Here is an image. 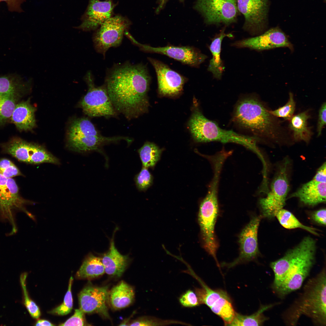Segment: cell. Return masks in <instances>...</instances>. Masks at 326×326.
I'll use <instances>...</instances> for the list:
<instances>
[{"label": "cell", "mask_w": 326, "mask_h": 326, "mask_svg": "<svg viewBox=\"0 0 326 326\" xmlns=\"http://www.w3.org/2000/svg\"><path fill=\"white\" fill-rule=\"evenodd\" d=\"M147 168L143 167L140 172L135 177L136 184L139 190H145L152 184V176Z\"/></svg>", "instance_id": "38"}, {"label": "cell", "mask_w": 326, "mask_h": 326, "mask_svg": "<svg viewBox=\"0 0 326 326\" xmlns=\"http://www.w3.org/2000/svg\"><path fill=\"white\" fill-rule=\"evenodd\" d=\"M326 270L325 267L315 276L309 279L298 298L283 313L282 317L287 325L294 326L304 315L316 325L325 326Z\"/></svg>", "instance_id": "3"}, {"label": "cell", "mask_w": 326, "mask_h": 326, "mask_svg": "<svg viewBox=\"0 0 326 326\" xmlns=\"http://www.w3.org/2000/svg\"><path fill=\"white\" fill-rule=\"evenodd\" d=\"M314 220L318 223L325 225H326V209H323L316 211L313 215Z\"/></svg>", "instance_id": "45"}, {"label": "cell", "mask_w": 326, "mask_h": 326, "mask_svg": "<svg viewBox=\"0 0 326 326\" xmlns=\"http://www.w3.org/2000/svg\"><path fill=\"white\" fill-rule=\"evenodd\" d=\"M105 273L101 258L90 254L83 262L76 277L78 279L90 280L97 278Z\"/></svg>", "instance_id": "26"}, {"label": "cell", "mask_w": 326, "mask_h": 326, "mask_svg": "<svg viewBox=\"0 0 326 326\" xmlns=\"http://www.w3.org/2000/svg\"><path fill=\"white\" fill-rule=\"evenodd\" d=\"M114 7L112 0H90L81 23L75 28L85 31L96 29L111 17Z\"/></svg>", "instance_id": "19"}, {"label": "cell", "mask_w": 326, "mask_h": 326, "mask_svg": "<svg viewBox=\"0 0 326 326\" xmlns=\"http://www.w3.org/2000/svg\"><path fill=\"white\" fill-rule=\"evenodd\" d=\"M68 139L69 145L73 150L79 152H86L100 151L104 145L121 140L126 141L127 138L123 136L106 137L102 135L70 137Z\"/></svg>", "instance_id": "20"}, {"label": "cell", "mask_w": 326, "mask_h": 326, "mask_svg": "<svg viewBox=\"0 0 326 326\" xmlns=\"http://www.w3.org/2000/svg\"><path fill=\"white\" fill-rule=\"evenodd\" d=\"M21 95L8 94L0 95V125L11 118L19 97Z\"/></svg>", "instance_id": "33"}, {"label": "cell", "mask_w": 326, "mask_h": 326, "mask_svg": "<svg viewBox=\"0 0 326 326\" xmlns=\"http://www.w3.org/2000/svg\"><path fill=\"white\" fill-rule=\"evenodd\" d=\"M135 297L133 287L122 281L113 287L109 292V301L116 310L125 308L131 304Z\"/></svg>", "instance_id": "24"}, {"label": "cell", "mask_w": 326, "mask_h": 326, "mask_svg": "<svg viewBox=\"0 0 326 326\" xmlns=\"http://www.w3.org/2000/svg\"><path fill=\"white\" fill-rule=\"evenodd\" d=\"M231 34H226L224 30L213 39L209 49L212 57L210 60L208 71L211 72L213 77L218 79H221L225 67L220 57L221 44L223 38L225 37H231Z\"/></svg>", "instance_id": "25"}, {"label": "cell", "mask_w": 326, "mask_h": 326, "mask_svg": "<svg viewBox=\"0 0 326 326\" xmlns=\"http://www.w3.org/2000/svg\"><path fill=\"white\" fill-rule=\"evenodd\" d=\"M269 0H237L238 10L244 16L243 29L253 35L263 33L268 24Z\"/></svg>", "instance_id": "13"}, {"label": "cell", "mask_w": 326, "mask_h": 326, "mask_svg": "<svg viewBox=\"0 0 326 326\" xmlns=\"http://www.w3.org/2000/svg\"><path fill=\"white\" fill-rule=\"evenodd\" d=\"M188 123L191 135L197 142L233 143L241 145L257 155L260 153L257 145L258 139L222 129L215 122L206 118L198 108L194 110Z\"/></svg>", "instance_id": "5"}, {"label": "cell", "mask_w": 326, "mask_h": 326, "mask_svg": "<svg viewBox=\"0 0 326 326\" xmlns=\"http://www.w3.org/2000/svg\"><path fill=\"white\" fill-rule=\"evenodd\" d=\"M85 313L80 308L75 310L73 315L59 326L87 325L84 315Z\"/></svg>", "instance_id": "41"}, {"label": "cell", "mask_w": 326, "mask_h": 326, "mask_svg": "<svg viewBox=\"0 0 326 326\" xmlns=\"http://www.w3.org/2000/svg\"><path fill=\"white\" fill-rule=\"evenodd\" d=\"M274 303L261 305L259 309L251 315H245L235 312L233 319L230 326H260L268 319L263 313L277 304Z\"/></svg>", "instance_id": "29"}, {"label": "cell", "mask_w": 326, "mask_h": 326, "mask_svg": "<svg viewBox=\"0 0 326 326\" xmlns=\"http://www.w3.org/2000/svg\"><path fill=\"white\" fill-rule=\"evenodd\" d=\"M275 216L280 224L285 228L288 229L301 228L314 235H318L316 229L303 225L292 213L286 210L283 208L280 209L277 212Z\"/></svg>", "instance_id": "32"}, {"label": "cell", "mask_w": 326, "mask_h": 326, "mask_svg": "<svg viewBox=\"0 0 326 326\" xmlns=\"http://www.w3.org/2000/svg\"><path fill=\"white\" fill-rule=\"evenodd\" d=\"M129 24L127 19L120 15L111 17L105 21L93 36L96 51L104 56L110 48L119 46Z\"/></svg>", "instance_id": "10"}, {"label": "cell", "mask_w": 326, "mask_h": 326, "mask_svg": "<svg viewBox=\"0 0 326 326\" xmlns=\"http://www.w3.org/2000/svg\"><path fill=\"white\" fill-rule=\"evenodd\" d=\"M143 167H153L159 160L161 150L154 143L147 142L138 150Z\"/></svg>", "instance_id": "31"}, {"label": "cell", "mask_w": 326, "mask_h": 326, "mask_svg": "<svg viewBox=\"0 0 326 326\" xmlns=\"http://www.w3.org/2000/svg\"><path fill=\"white\" fill-rule=\"evenodd\" d=\"M73 278L71 276L70 278L68 288L64 297L63 302L59 306L55 308L49 313L59 315H66L69 313L73 307V299L71 292V287Z\"/></svg>", "instance_id": "36"}, {"label": "cell", "mask_w": 326, "mask_h": 326, "mask_svg": "<svg viewBox=\"0 0 326 326\" xmlns=\"http://www.w3.org/2000/svg\"><path fill=\"white\" fill-rule=\"evenodd\" d=\"M110 242L109 251L101 258L105 273L112 276L120 277L123 274L128 265L127 255L121 254L116 248L114 241V234Z\"/></svg>", "instance_id": "22"}, {"label": "cell", "mask_w": 326, "mask_h": 326, "mask_svg": "<svg viewBox=\"0 0 326 326\" xmlns=\"http://www.w3.org/2000/svg\"><path fill=\"white\" fill-rule=\"evenodd\" d=\"M315 241L307 237L283 257L270 263L274 274L271 287L278 297L283 299L301 287L315 263Z\"/></svg>", "instance_id": "2"}, {"label": "cell", "mask_w": 326, "mask_h": 326, "mask_svg": "<svg viewBox=\"0 0 326 326\" xmlns=\"http://www.w3.org/2000/svg\"><path fill=\"white\" fill-rule=\"evenodd\" d=\"M220 175L214 173L208 191L200 205L198 221L204 247L215 260L218 267L216 252L218 244L215 233V227L219 213L218 189Z\"/></svg>", "instance_id": "6"}, {"label": "cell", "mask_w": 326, "mask_h": 326, "mask_svg": "<svg viewBox=\"0 0 326 326\" xmlns=\"http://www.w3.org/2000/svg\"><path fill=\"white\" fill-rule=\"evenodd\" d=\"M30 80L24 81L20 76L15 75L0 76V95L21 94L30 87Z\"/></svg>", "instance_id": "27"}, {"label": "cell", "mask_w": 326, "mask_h": 326, "mask_svg": "<svg viewBox=\"0 0 326 326\" xmlns=\"http://www.w3.org/2000/svg\"><path fill=\"white\" fill-rule=\"evenodd\" d=\"M288 167L289 161L285 160L279 167L271 184L270 191L265 197L259 200L262 215L265 217H275L285 205L289 189Z\"/></svg>", "instance_id": "8"}, {"label": "cell", "mask_w": 326, "mask_h": 326, "mask_svg": "<svg viewBox=\"0 0 326 326\" xmlns=\"http://www.w3.org/2000/svg\"><path fill=\"white\" fill-rule=\"evenodd\" d=\"M78 298L79 308L85 313H96L110 319L107 305L109 301L107 286H86L79 293Z\"/></svg>", "instance_id": "15"}, {"label": "cell", "mask_w": 326, "mask_h": 326, "mask_svg": "<svg viewBox=\"0 0 326 326\" xmlns=\"http://www.w3.org/2000/svg\"><path fill=\"white\" fill-rule=\"evenodd\" d=\"M27 276V273H23L21 275L20 278L23 294L24 303L31 317L37 319L40 315V312L38 307L29 296L26 285Z\"/></svg>", "instance_id": "34"}, {"label": "cell", "mask_w": 326, "mask_h": 326, "mask_svg": "<svg viewBox=\"0 0 326 326\" xmlns=\"http://www.w3.org/2000/svg\"><path fill=\"white\" fill-rule=\"evenodd\" d=\"M25 0H0V2H5L7 5L8 10L11 11L22 12L21 4Z\"/></svg>", "instance_id": "43"}, {"label": "cell", "mask_w": 326, "mask_h": 326, "mask_svg": "<svg viewBox=\"0 0 326 326\" xmlns=\"http://www.w3.org/2000/svg\"><path fill=\"white\" fill-rule=\"evenodd\" d=\"M168 0H160L159 1V4L158 6L157 9V12H158L162 8L166 2ZM181 1H183V0H180Z\"/></svg>", "instance_id": "47"}, {"label": "cell", "mask_w": 326, "mask_h": 326, "mask_svg": "<svg viewBox=\"0 0 326 326\" xmlns=\"http://www.w3.org/2000/svg\"><path fill=\"white\" fill-rule=\"evenodd\" d=\"M84 79L88 86V90L81 102L85 114L91 117L115 116V110L105 85H95L93 75L88 72Z\"/></svg>", "instance_id": "9"}, {"label": "cell", "mask_w": 326, "mask_h": 326, "mask_svg": "<svg viewBox=\"0 0 326 326\" xmlns=\"http://www.w3.org/2000/svg\"><path fill=\"white\" fill-rule=\"evenodd\" d=\"M326 103L324 102L319 110L317 127L318 136L321 135L322 129L326 124Z\"/></svg>", "instance_id": "42"}, {"label": "cell", "mask_w": 326, "mask_h": 326, "mask_svg": "<svg viewBox=\"0 0 326 326\" xmlns=\"http://www.w3.org/2000/svg\"><path fill=\"white\" fill-rule=\"evenodd\" d=\"M0 173L7 178L21 174L15 165L11 161L5 158L0 160Z\"/></svg>", "instance_id": "39"}, {"label": "cell", "mask_w": 326, "mask_h": 326, "mask_svg": "<svg viewBox=\"0 0 326 326\" xmlns=\"http://www.w3.org/2000/svg\"><path fill=\"white\" fill-rule=\"evenodd\" d=\"M195 8L208 24L229 25L237 21L239 13L237 0H198Z\"/></svg>", "instance_id": "11"}, {"label": "cell", "mask_w": 326, "mask_h": 326, "mask_svg": "<svg viewBox=\"0 0 326 326\" xmlns=\"http://www.w3.org/2000/svg\"><path fill=\"white\" fill-rule=\"evenodd\" d=\"M260 217H252L245 227L239 236L240 253L238 257L230 263L222 265L230 268L239 264L249 261L256 258L259 254L257 232Z\"/></svg>", "instance_id": "16"}, {"label": "cell", "mask_w": 326, "mask_h": 326, "mask_svg": "<svg viewBox=\"0 0 326 326\" xmlns=\"http://www.w3.org/2000/svg\"><path fill=\"white\" fill-rule=\"evenodd\" d=\"M30 144L19 138H14L5 144L4 148L6 152L19 160L29 163Z\"/></svg>", "instance_id": "30"}, {"label": "cell", "mask_w": 326, "mask_h": 326, "mask_svg": "<svg viewBox=\"0 0 326 326\" xmlns=\"http://www.w3.org/2000/svg\"><path fill=\"white\" fill-rule=\"evenodd\" d=\"M288 101L284 106L275 110L269 111L272 116L283 118L285 120H290L295 110L296 104L292 93L289 92Z\"/></svg>", "instance_id": "37"}, {"label": "cell", "mask_w": 326, "mask_h": 326, "mask_svg": "<svg viewBox=\"0 0 326 326\" xmlns=\"http://www.w3.org/2000/svg\"><path fill=\"white\" fill-rule=\"evenodd\" d=\"M232 120L238 128L258 139L278 138L277 128L273 116L254 94L244 95L238 100Z\"/></svg>", "instance_id": "4"}, {"label": "cell", "mask_w": 326, "mask_h": 326, "mask_svg": "<svg viewBox=\"0 0 326 326\" xmlns=\"http://www.w3.org/2000/svg\"><path fill=\"white\" fill-rule=\"evenodd\" d=\"M326 163L325 162L317 170L312 179L319 182H326Z\"/></svg>", "instance_id": "44"}, {"label": "cell", "mask_w": 326, "mask_h": 326, "mask_svg": "<svg viewBox=\"0 0 326 326\" xmlns=\"http://www.w3.org/2000/svg\"><path fill=\"white\" fill-rule=\"evenodd\" d=\"M150 81L145 66L127 62L107 70L104 85L116 111L131 120L148 111Z\"/></svg>", "instance_id": "1"}, {"label": "cell", "mask_w": 326, "mask_h": 326, "mask_svg": "<svg viewBox=\"0 0 326 326\" xmlns=\"http://www.w3.org/2000/svg\"><path fill=\"white\" fill-rule=\"evenodd\" d=\"M7 178L0 173V220L8 222L11 227L10 233L16 234L18 230L16 222V212L22 211L27 215L30 213L25 205L31 203L19 195L18 188L13 179Z\"/></svg>", "instance_id": "7"}, {"label": "cell", "mask_w": 326, "mask_h": 326, "mask_svg": "<svg viewBox=\"0 0 326 326\" xmlns=\"http://www.w3.org/2000/svg\"><path fill=\"white\" fill-rule=\"evenodd\" d=\"M295 197L304 203L314 206L326 202V182L313 179L303 184L289 197Z\"/></svg>", "instance_id": "21"}, {"label": "cell", "mask_w": 326, "mask_h": 326, "mask_svg": "<svg viewBox=\"0 0 326 326\" xmlns=\"http://www.w3.org/2000/svg\"><path fill=\"white\" fill-rule=\"evenodd\" d=\"M35 326H54L49 321L45 320H39L36 323Z\"/></svg>", "instance_id": "46"}, {"label": "cell", "mask_w": 326, "mask_h": 326, "mask_svg": "<svg viewBox=\"0 0 326 326\" xmlns=\"http://www.w3.org/2000/svg\"><path fill=\"white\" fill-rule=\"evenodd\" d=\"M35 111L29 100L17 104L11 117V121L20 131L31 130L36 125Z\"/></svg>", "instance_id": "23"}, {"label": "cell", "mask_w": 326, "mask_h": 326, "mask_svg": "<svg viewBox=\"0 0 326 326\" xmlns=\"http://www.w3.org/2000/svg\"><path fill=\"white\" fill-rule=\"evenodd\" d=\"M202 287L195 288V291L200 304L209 307L215 314L223 320L225 325H229L233 320L235 312L229 295L222 290H214L199 280Z\"/></svg>", "instance_id": "12"}, {"label": "cell", "mask_w": 326, "mask_h": 326, "mask_svg": "<svg viewBox=\"0 0 326 326\" xmlns=\"http://www.w3.org/2000/svg\"><path fill=\"white\" fill-rule=\"evenodd\" d=\"M148 59L156 74L159 94L163 96L174 97L181 94L186 78L162 62L150 57Z\"/></svg>", "instance_id": "17"}, {"label": "cell", "mask_w": 326, "mask_h": 326, "mask_svg": "<svg viewBox=\"0 0 326 326\" xmlns=\"http://www.w3.org/2000/svg\"><path fill=\"white\" fill-rule=\"evenodd\" d=\"M132 41L143 51L165 55L194 67L199 66L207 57L206 55L192 46L171 45L156 47L141 44L134 39Z\"/></svg>", "instance_id": "18"}, {"label": "cell", "mask_w": 326, "mask_h": 326, "mask_svg": "<svg viewBox=\"0 0 326 326\" xmlns=\"http://www.w3.org/2000/svg\"><path fill=\"white\" fill-rule=\"evenodd\" d=\"M310 116L307 111L293 116L290 120L289 127L293 132L295 140L308 142L312 136L311 130L308 127L307 120Z\"/></svg>", "instance_id": "28"}, {"label": "cell", "mask_w": 326, "mask_h": 326, "mask_svg": "<svg viewBox=\"0 0 326 326\" xmlns=\"http://www.w3.org/2000/svg\"><path fill=\"white\" fill-rule=\"evenodd\" d=\"M173 324L191 325L184 322L172 320H162L155 317L144 316L133 321L130 326H165Z\"/></svg>", "instance_id": "35"}, {"label": "cell", "mask_w": 326, "mask_h": 326, "mask_svg": "<svg viewBox=\"0 0 326 326\" xmlns=\"http://www.w3.org/2000/svg\"><path fill=\"white\" fill-rule=\"evenodd\" d=\"M179 301L183 306L186 307H193L200 305L196 293L190 289L187 290L181 296Z\"/></svg>", "instance_id": "40"}, {"label": "cell", "mask_w": 326, "mask_h": 326, "mask_svg": "<svg viewBox=\"0 0 326 326\" xmlns=\"http://www.w3.org/2000/svg\"><path fill=\"white\" fill-rule=\"evenodd\" d=\"M232 46L261 51L280 47L293 51V45L285 34L278 27H273L258 36L237 41Z\"/></svg>", "instance_id": "14"}]
</instances>
